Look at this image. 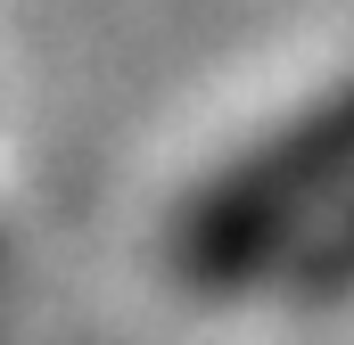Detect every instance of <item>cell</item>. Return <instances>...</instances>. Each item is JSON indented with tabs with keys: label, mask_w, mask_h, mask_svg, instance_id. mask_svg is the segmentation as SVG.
Segmentation results:
<instances>
[{
	"label": "cell",
	"mask_w": 354,
	"mask_h": 345,
	"mask_svg": "<svg viewBox=\"0 0 354 345\" xmlns=\"http://www.w3.org/2000/svg\"><path fill=\"white\" fill-rule=\"evenodd\" d=\"M354 206V83L288 115L272 140L214 172L181 214L174 255L198 288L264 279V263H297Z\"/></svg>",
	"instance_id": "cell-1"
}]
</instances>
